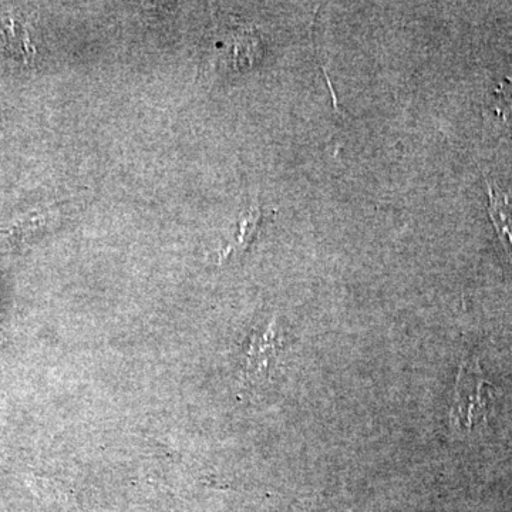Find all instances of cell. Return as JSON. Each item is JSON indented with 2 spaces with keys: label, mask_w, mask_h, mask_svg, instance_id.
I'll list each match as a JSON object with an SVG mask.
<instances>
[{
  "label": "cell",
  "mask_w": 512,
  "mask_h": 512,
  "mask_svg": "<svg viewBox=\"0 0 512 512\" xmlns=\"http://www.w3.org/2000/svg\"><path fill=\"white\" fill-rule=\"evenodd\" d=\"M494 400L493 384L485 379L478 360L464 359L458 370L451 404V424L458 430H473L490 417Z\"/></svg>",
  "instance_id": "1"
},
{
  "label": "cell",
  "mask_w": 512,
  "mask_h": 512,
  "mask_svg": "<svg viewBox=\"0 0 512 512\" xmlns=\"http://www.w3.org/2000/svg\"><path fill=\"white\" fill-rule=\"evenodd\" d=\"M279 346L281 345H279L274 322L264 333L252 336L247 350V359H245L244 376L248 383L259 382L271 376Z\"/></svg>",
  "instance_id": "2"
},
{
  "label": "cell",
  "mask_w": 512,
  "mask_h": 512,
  "mask_svg": "<svg viewBox=\"0 0 512 512\" xmlns=\"http://www.w3.org/2000/svg\"><path fill=\"white\" fill-rule=\"evenodd\" d=\"M488 197H490V214L493 221L495 231L501 244L510 256L512 261V201L505 192L498 190L494 184L487 181Z\"/></svg>",
  "instance_id": "3"
},
{
  "label": "cell",
  "mask_w": 512,
  "mask_h": 512,
  "mask_svg": "<svg viewBox=\"0 0 512 512\" xmlns=\"http://www.w3.org/2000/svg\"><path fill=\"white\" fill-rule=\"evenodd\" d=\"M493 111L512 130V80H504L494 93Z\"/></svg>",
  "instance_id": "4"
}]
</instances>
